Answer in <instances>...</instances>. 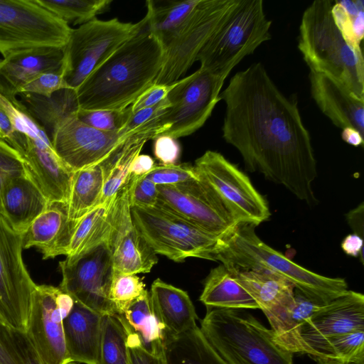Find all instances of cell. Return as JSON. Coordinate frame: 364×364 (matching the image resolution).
I'll return each mask as SVG.
<instances>
[{"label":"cell","instance_id":"cell-1","mask_svg":"<svg viewBox=\"0 0 364 364\" xmlns=\"http://www.w3.org/2000/svg\"><path fill=\"white\" fill-rule=\"evenodd\" d=\"M220 97L226 105L223 136L240 152L246 169L314 203L317 170L310 134L296 102L281 92L263 65L235 73Z\"/></svg>","mask_w":364,"mask_h":364},{"label":"cell","instance_id":"cell-2","mask_svg":"<svg viewBox=\"0 0 364 364\" xmlns=\"http://www.w3.org/2000/svg\"><path fill=\"white\" fill-rule=\"evenodd\" d=\"M146 18V16H145ZM165 50L143 27L94 70L75 90L78 109L122 110L155 84Z\"/></svg>","mask_w":364,"mask_h":364},{"label":"cell","instance_id":"cell-3","mask_svg":"<svg viewBox=\"0 0 364 364\" xmlns=\"http://www.w3.org/2000/svg\"><path fill=\"white\" fill-rule=\"evenodd\" d=\"M256 226L240 223L220 237L212 260L231 269L264 270L277 274L321 305L328 304L348 291L344 279L313 272L274 250L258 237Z\"/></svg>","mask_w":364,"mask_h":364},{"label":"cell","instance_id":"cell-4","mask_svg":"<svg viewBox=\"0 0 364 364\" xmlns=\"http://www.w3.org/2000/svg\"><path fill=\"white\" fill-rule=\"evenodd\" d=\"M334 1H314L304 11L298 47L310 71L336 79L364 99V60L343 38L333 18Z\"/></svg>","mask_w":364,"mask_h":364},{"label":"cell","instance_id":"cell-5","mask_svg":"<svg viewBox=\"0 0 364 364\" xmlns=\"http://www.w3.org/2000/svg\"><path fill=\"white\" fill-rule=\"evenodd\" d=\"M200 328L228 364H294L272 330L237 309L208 307Z\"/></svg>","mask_w":364,"mask_h":364},{"label":"cell","instance_id":"cell-6","mask_svg":"<svg viewBox=\"0 0 364 364\" xmlns=\"http://www.w3.org/2000/svg\"><path fill=\"white\" fill-rule=\"evenodd\" d=\"M262 0H237L196 56L201 68L228 75L245 57L271 38Z\"/></svg>","mask_w":364,"mask_h":364},{"label":"cell","instance_id":"cell-7","mask_svg":"<svg viewBox=\"0 0 364 364\" xmlns=\"http://www.w3.org/2000/svg\"><path fill=\"white\" fill-rule=\"evenodd\" d=\"M130 208L134 225L156 255L176 262L188 257L212 260L219 237L158 205Z\"/></svg>","mask_w":364,"mask_h":364},{"label":"cell","instance_id":"cell-8","mask_svg":"<svg viewBox=\"0 0 364 364\" xmlns=\"http://www.w3.org/2000/svg\"><path fill=\"white\" fill-rule=\"evenodd\" d=\"M227 77L200 68L176 81L167 95L169 106L156 118V137L177 139L200 129L221 100L220 92Z\"/></svg>","mask_w":364,"mask_h":364},{"label":"cell","instance_id":"cell-9","mask_svg":"<svg viewBox=\"0 0 364 364\" xmlns=\"http://www.w3.org/2000/svg\"><path fill=\"white\" fill-rule=\"evenodd\" d=\"M145 16L137 23L114 18H95L72 28L64 47L63 77L68 86L76 90L85 78L119 47L145 24Z\"/></svg>","mask_w":364,"mask_h":364},{"label":"cell","instance_id":"cell-10","mask_svg":"<svg viewBox=\"0 0 364 364\" xmlns=\"http://www.w3.org/2000/svg\"><path fill=\"white\" fill-rule=\"evenodd\" d=\"M71 29L36 0H0V53L3 58L36 48H64Z\"/></svg>","mask_w":364,"mask_h":364},{"label":"cell","instance_id":"cell-11","mask_svg":"<svg viewBox=\"0 0 364 364\" xmlns=\"http://www.w3.org/2000/svg\"><path fill=\"white\" fill-rule=\"evenodd\" d=\"M228 269L267 318L277 344L292 354L318 356L316 351L305 343L293 324L291 311L295 288L291 283L268 271Z\"/></svg>","mask_w":364,"mask_h":364},{"label":"cell","instance_id":"cell-12","mask_svg":"<svg viewBox=\"0 0 364 364\" xmlns=\"http://www.w3.org/2000/svg\"><path fill=\"white\" fill-rule=\"evenodd\" d=\"M193 166L237 223L257 226L269 219L270 212L267 200L250 178L220 153L207 151L196 160Z\"/></svg>","mask_w":364,"mask_h":364},{"label":"cell","instance_id":"cell-13","mask_svg":"<svg viewBox=\"0 0 364 364\" xmlns=\"http://www.w3.org/2000/svg\"><path fill=\"white\" fill-rule=\"evenodd\" d=\"M237 1L200 0L176 36L164 48V60L155 85H171L186 73Z\"/></svg>","mask_w":364,"mask_h":364},{"label":"cell","instance_id":"cell-14","mask_svg":"<svg viewBox=\"0 0 364 364\" xmlns=\"http://www.w3.org/2000/svg\"><path fill=\"white\" fill-rule=\"evenodd\" d=\"M23 237L0 216V316L26 331L36 284L23 260Z\"/></svg>","mask_w":364,"mask_h":364},{"label":"cell","instance_id":"cell-15","mask_svg":"<svg viewBox=\"0 0 364 364\" xmlns=\"http://www.w3.org/2000/svg\"><path fill=\"white\" fill-rule=\"evenodd\" d=\"M59 268V288L74 301L102 316L117 314L109 299L114 267L105 241L75 259L60 261Z\"/></svg>","mask_w":364,"mask_h":364},{"label":"cell","instance_id":"cell-16","mask_svg":"<svg viewBox=\"0 0 364 364\" xmlns=\"http://www.w3.org/2000/svg\"><path fill=\"white\" fill-rule=\"evenodd\" d=\"M73 303V298L59 287L36 285L25 332L42 364L69 361L63 321Z\"/></svg>","mask_w":364,"mask_h":364},{"label":"cell","instance_id":"cell-17","mask_svg":"<svg viewBox=\"0 0 364 364\" xmlns=\"http://www.w3.org/2000/svg\"><path fill=\"white\" fill-rule=\"evenodd\" d=\"M156 205L218 237L237 223L211 187L198 178L171 186H157Z\"/></svg>","mask_w":364,"mask_h":364},{"label":"cell","instance_id":"cell-18","mask_svg":"<svg viewBox=\"0 0 364 364\" xmlns=\"http://www.w3.org/2000/svg\"><path fill=\"white\" fill-rule=\"evenodd\" d=\"M132 178L119 190L112 203L109 230L105 240L114 273H148L157 264V255L144 240L132 219L129 200Z\"/></svg>","mask_w":364,"mask_h":364},{"label":"cell","instance_id":"cell-19","mask_svg":"<svg viewBox=\"0 0 364 364\" xmlns=\"http://www.w3.org/2000/svg\"><path fill=\"white\" fill-rule=\"evenodd\" d=\"M121 140L118 132L98 130L82 122L76 112L60 122L50 138L56 154L73 171L100 164Z\"/></svg>","mask_w":364,"mask_h":364},{"label":"cell","instance_id":"cell-20","mask_svg":"<svg viewBox=\"0 0 364 364\" xmlns=\"http://www.w3.org/2000/svg\"><path fill=\"white\" fill-rule=\"evenodd\" d=\"M364 331V296L348 290L342 296L323 305L301 327L300 335L306 345L320 353L330 338Z\"/></svg>","mask_w":364,"mask_h":364},{"label":"cell","instance_id":"cell-21","mask_svg":"<svg viewBox=\"0 0 364 364\" xmlns=\"http://www.w3.org/2000/svg\"><path fill=\"white\" fill-rule=\"evenodd\" d=\"M21 156L26 174L48 201L67 204L74 171L58 157L50 140L28 136Z\"/></svg>","mask_w":364,"mask_h":364},{"label":"cell","instance_id":"cell-22","mask_svg":"<svg viewBox=\"0 0 364 364\" xmlns=\"http://www.w3.org/2000/svg\"><path fill=\"white\" fill-rule=\"evenodd\" d=\"M64 48L41 47L13 53L0 62V93L13 102L38 75L63 69Z\"/></svg>","mask_w":364,"mask_h":364},{"label":"cell","instance_id":"cell-23","mask_svg":"<svg viewBox=\"0 0 364 364\" xmlns=\"http://www.w3.org/2000/svg\"><path fill=\"white\" fill-rule=\"evenodd\" d=\"M313 99L321 111L338 127H350L364 134V99L358 97L332 77L310 71Z\"/></svg>","mask_w":364,"mask_h":364},{"label":"cell","instance_id":"cell-24","mask_svg":"<svg viewBox=\"0 0 364 364\" xmlns=\"http://www.w3.org/2000/svg\"><path fill=\"white\" fill-rule=\"evenodd\" d=\"M76 222L69 220L66 203L49 202L23 234V249L35 247L43 259L65 255Z\"/></svg>","mask_w":364,"mask_h":364},{"label":"cell","instance_id":"cell-25","mask_svg":"<svg viewBox=\"0 0 364 364\" xmlns=\"http://www.w3.org/2000/svg\"><path fill=\"white\" fill-rule=\"evenodd\" d=\"M102 317L74 301L63 321L69 361L98 364Z\"/></svg>","mask_w":364,"mask_h":364},{"label":"cell","instance_id":"cell-26","mask_svg":"<svg viewBox=\"0 0 364 364\" xmlns=\"http://www.w3.org/2000/svg\"><path fill=\"white\" fill-rule=\"evenodd\" d=\"M149 296L166 338L179 335L197 326L198 316L186 291L156 279L151 286Z\"/></svg>","mask_w":364,"mask_h":364},{"label":"cell","instance_id":"cell-27","mask_svg":"<svg viewBox=\"0 0 364 364\" xmlns=\"http://www.w3.org/2000/svg\"><path fill=\"white\" fill-rule=\"evenodd\" d=\"M48 203L27 174L10 178L3 190L2 217L15 232L24 234Z\"/></svg>","mask_w":364,"mask_h":364},{"label":"cell","instance_id":"cell-28","mask_svg":"<svg viewBox=\"0 0 364 364\" xmlns=\"http://www.w3.org/2000/svg\"><path fill=\"white\" fill-rule=\"evenodd\" d=\"M156 136L154 119L150 123L122 137L115 149L100 163L105 176L100 204L112 198L128 181L134 159L140 154L146 142L154 139Z\"/></svg>","mask_w":364,"mask_h":364},{"label":"cell","instance_id":"cell-29","mask_svg":"<svg viewBox=\"0 0 364 364\" xmlns=\"http://www.w3.org/2000/svg\"><path fill=\"white\" fill-rule=\"evenodd\" d=\"M200 301L207 308L259 309L254 298L222 264L206 277Z\"/></svg>","mask_w":364,"mask_h":364},{"label":"cell","instance_id":"cell-30","mask_svg":"<svg viewBox=\"0 0 364 364\" xmlns=\"http://www.w3.org/2000/svg\"><path fill=\"white\" fill-rule=\"evenodd\" d=\"M18 95L21 105L50 140L60 122L78 109L76 92L71 88L60 90L48 97L31 93Z\"/></svg>","mask_w":364,"mask_h":364},{"label":"cell","instance_id":"cell-31","mask_svg":"<svg viewBox=\"0 0 364 364\" xmlns=\"http://www.w3.org/2000/svg\"><path fill=\"white\" fill-rule=\"evenodd\" d=\"M164 355L166 364H228L198 326L166 338Z\"/></svg>","mask_w":364,"mask_h":364},{"label":"cell","instance_id":"cell-32","mask_svg":"<svg viewBox=\"0 0 364 364\" xmlns=\"http://www.w3.org/2000/svg\"><path fill=\"white\" fill-rule=\"evenodd\" d=\"M105 182L100 164L73 172L67 203L69 220L77 221L100 204Z\"/></svg>","mask_w":364,"mask_h":364},{"label":"cell","instance_id":"cell-33","mask_svg":"<svg viewBox=\"0 0 364 364\" xmlns=\"http://www.w3.org/2000/svg\"><path fill=\"white\" fill-rule=\"evenodd\" d=\"M200 0L146 1L145 15L149 30L165 48L176 36Z\"/></svg>","mask_w":364,"mask_h":364},{"label":"cell","instance_id":"cell-34","mask_svg":"<svg viewBox=\"0 0 364 364\" xmlns=\"http://www.w3.org/2000/svg\"><path fill=\"white\" fill-rule=\"evenodd\" d=\"M121 315L149 353L155 355L164 353L165 332L154 314L147 290Z\"/></svg>","mask_w":364,"mask_h":364},{"label":"cell","instance_id":"cell-35","mask_svg":"<svg viewBox=\"0 0 364 364\" xmlns=\"http://www.w3.org/2000/svg\"><path fill=\"white\" fill-rule=\"evenodd\" d=\"M114 197L77 220L65 254L67 259H75L105 241Z\"/></svg>","mask_w":364,"mask_h":364},{"label":"cell","instance_id":"cell-36","mask_svg":"<svg viewBox=\"0 0 364 364\" xmlns=\"http://www.w3.org/2000/svg\"><path fill=\"white\" fill-rule=\"evenodd\" d=\"M331 13L348 45L355 53L363 55L360 43L364 36V1H334Z\"/></svg>","mask_w":364,"mask_h":364},{"label":"cell","instance_id":"cell-37","mask_svg":"<svg viewBox=\"0 0 364 364\" xmlns=\"http://www.w3.org/2000/svg\"><path fill=\"white\" fill-rule=\"evenodd\" d=\"M127 333L114 316L102 317L98 364H129Z\"/></svg>","mask_w":364,"mask_h":364},{"label":"cell","instance_id":"cell-38","mask_svg":"<svg viewBox=\"0 0 364 364\" xmlns=\"http://www.w3.org/2000/svg\"><path fill=\"white\" fill-rule=\"evenodd\" d=\"M42 7L57 17L73 25H82L106 10L109 0H36Z\"/></svg>","mask_w":364,"mask_h":364},{"label":"cell","instance_id":"cell-39","mask_svg":"<svg viewBox=\"0 0 364 364\" xmlns=\"http://www.w3.org/2000/svg\"><path fill=\"white\" fill-rule=\"evenodd\" d=\"M320 353L345 363L364 364V331L330 338L322 346Z\"/></svg>","mask_w":364,"mask_h":364},{"label":"cell","instance_id":"cell-40","mask_svg":"<svg viewBox=\"0 0 364 364\" xmlns=\"http://www.w3.org/2000/svg\"><path fill=\"white\" fill-rule=\"evenodd\" d=\"M143 278L134 274L114 273L109 290V299L117 314L124 310L146 291Z\"/></svg>","mask_w":364,"mask_h":364},{"label":"cell","instance_id":"cell-41","mask_svg":"<svg viewBox=\"0 0 364 364\" xmlns=\"http://www.w3.org/2000/svg\"><path fill=\"white\" fill-rule=\"evenodd\" d=\"M129 107L122 110L78 109L77 117L85 124L98 130L119 132L131 115Z\"/></svg>","mask_w":364,"mask_h":364},{"label":"cell","instance_id":"cell-42","mask_svg":"<svg viewBox=\"0 0 364 364\" xmlns=\"http://www.w3.org/2000/svg\"><path fill=\"white\" fill-rule=\"evenodd\" d=\"M146 177L156 186H171L196 179L198 174L194 166L188 163L156 164Z\"/></svg>","mask_w":364,"mask_h":364},{"label":"cell","instance_id":"cell-43","mask_svg":"<svg viewBox=\"0 0 364 364\" xmlns=\"http://www.w3.org/2000/svg\"><path fill=\"white\" fill-rule=\"evenodd\" d=\"M26 175L20 154L0 138V216H2V193L6 181Z\"/></svg>","mask_w":364,"mask_h":364},{"label":"cell","instance_id":"cell-44","mask_svg":"<svg viewBox=\"0 0 364 364\" xmlns=\"http://www.w3.org/2000/svg\"><path fill=\"white\" fill-rule=\"evenodd\" d=\"M70 88L63 77V69L43 73L25 85L20 93H31L44 97H50L55 92Z\"/></svg>","mask_w":364,"mask_h":364},{"label":"cell","instance_id":"cell-45","mask_svg":"<svg viewBox=\"0 0 364 364\" xmlns=\"http://www.w3.org/2000/svg\"><path fill=\"white\" fill-rule=\"evenodd\" d=\"M122 323L127 333V346L129 364H166L165 355L149 353L141 345L138 336L129 328L121 314L115 315Z\"/></svg>","mask_w":364,"mask_h":364},{"label":"cell","instance_id":"cell-46","mask_svg":"<svg viewBox=\"0 0 364 364\" xmlns=\"http://www.w3.org/2000/svg\"><path fill=\"white\" fill-rule=\"evenodd\" d=\"M129 177L132 178L129 196L130 206L140 208L155 206L158 201L157 186L146 176Z\"/></svg>","mask_w":364,"mask_h":364},{"label":"cell","instance_id":"cell-47","mask_svg":"<svg viewBox=\"0 0 364 364\" xmlns=\"http://www.w3.org/2000/svg\"><path fill=\"white\" fill-rule=\"evenodd\" d=\"M168 106L169 102L166 97L164 101L154 106L131 114L124 126L118 132L121 139L139 127L150 123L160 116Z\"/></svg>","mask_w":364,"mask_h":364},{"label":"cell","instance_id":"cell-48","mask_svg":"<svg viewBox=\"0 0 364 364\" xmlns=\"http://www.w3.org/2000/svg\"><path fill=\"white\" fill-rule=\"evenodd\" d=\"M294 301L291 320L295 328L300 333L301 327L323 305L311 300L298 289L294 292Z\"/></svg>","mask_w":364,"mask_h":364},{"label":"cell","instance_id":"cell-49","mask_svg":"<svg viewBox=\"0 0 364 364\" xmlns=\"http://www.w3.org/2000/svg\"><path fill=\"white\" fill-rule=\"evenodd\" d=\"M0 364H23L16 347L12 328L1 316Z\"/></svg>","mask_w":364,"mask_h":364},{"label":"cell","instance_id":"cell-50","mask_svg":"<svg viewBox=\"0 0 364 364\" xmlns=\"http://www.w3.org/2000/svg\"><path fill=\"white\" fill-rule=\"evenodd\" d=\"M154 154L161 164H175L180 157L181 147L176 139L161 135L154 139Z\"/></svg>","mask_w":364,"mask_h":364},{"label":"cell","instance_id":"cell-51","mask_svg":"<svg viewBox=\"0 0 364 364\" xmlns=\"http://www.w3.org/2000/svg\"><path fill=\"white\" fill-rule=\"evenodd\" d=\"M175 82L168 85L155 84L152 85L129 106L131 113L132 114L140 109L154 106L164 101L167 97L171 90L174 87Z\"/></svg>","mask_w":364,"mask_h":364},{"label":"cell","instance_id":"cell-52","mask_svg":"<svg viewBox=\"0 0 364 364\" xmlns=\"http://www.w3.org/2000/svg\"><path fill=\"white\" fill-rule=\"evenodd\" d=\"M0 138L20 154L26 147L27 136L17 132L13 128L9 118L0 109Z\"/></svg>","mask_w":364,"mask_h":364},{"label":"cell","instance_id":"cell-53","mask_svg":"<svg viewBox=\"0 0 364 364\" xmlns=\"http://www.w3.org/2000/svg\"><path fill=\"white\" fill-rule=\"evenodd\" d=\"M16 347L23 364H42L25 331L12 328Z\"/></svg>","mask_w":364,"mask_h":364},{"label":"cell","instance_id":"cell-54","mask_svg":"<svg viewBox=\"0 0 364 364\" xmlns=\"http://www.w3.org/2000/svg\"><path fill=\"white\" fill-rule=\"evenodd\" d=\"M343 251L349 256L359 257L363 264V240L360 235L352 233L346 235L341 242Z\"/></svg>","mask_w":364,"mask_h":364},{"label":"cell","instance_id":"cell-55","mask_svg":"<svg viewBox=\"0 0 364 364\" xmlns=\"http://www.w3.org/2000/svg\"><path fill=\"white\" fill-rule=\"evenodd\" d=\"M154 159L149 155L139 154L134 161L129 176L141 177L149 173L155 166Z\"/></svg>","mask_w":364,"mask_h":364},{"label":"cell","instance_id":"cell-56","mask_svg":"<svg viewBox=\"0 0 364 364\" xmlns=\"http://www.w3.org/2000/svg\"><path fill=\"white\" fill-rule=\"evenodd\" d=\"M363 203L346 214V220L353 233L363 237Z\"/></svg>","mask_w":364,"mask_h":364},{"label":"cell","instance_id":"cell-57","mask_svg":"<svg viewBox=\"0 0 364 364\" xmlns=\"http://www.w3.org/2000/svg\"><path fill=\"white\" fill-rule=\"evenodd\" d=\"M341 137L344 141L353 146H359L363 144V136L350 127L342 129Z\"/></svg>","mask_w":364,"mask_h":364},{"label":"cell","instance_id":"cell-58","mask_svg":"<svg viewBox=\"0 0 364 364\" xmlns=\"http://www.w3.org/2000/svg\"><path fill=\"white\" fill-rule=\"evenodd\" d=\"M314 360H316L317 364H350L345 363L336 358L329 357H321L316 358Z\"/></svg>","mask_w":364,"mask_h":364},{"label":"cell","instance_id":"cell-59","mask_svg":"<svg viewBox=\"0 0 364 364\" xmlns=\"http://www.w3.org/2000/svg\"><path fill=\"white\" fill-rule=\"evenodd\" d=\"M64 364H76V363H75V362L68 361V362L65 363Z\"/></svg>","mask_w":364,"mask_h":364}]
</instances>
